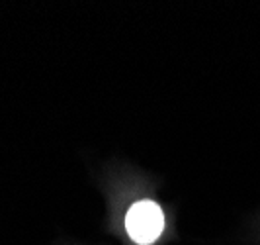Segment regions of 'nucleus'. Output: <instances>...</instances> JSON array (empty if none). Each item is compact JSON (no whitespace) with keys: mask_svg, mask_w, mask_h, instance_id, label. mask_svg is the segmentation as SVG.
I'll return each instance as SVG.
<instances>
[{"mask_svg":"<svg viewBox=\"0 0 260 245\" xmlns=\"http://www.w3.org/2000/svg\"><path fill=\"white\" fill-rule=\"evenodd\" d=\"M165 228V214L153 200H141L129 208L125 216V230L139 245H149L158 239Z\"/></svg>","mask_w":260,"mask_h":245,"instance_id":"nucleus-1","label":"nucleus"}]
</instances>
